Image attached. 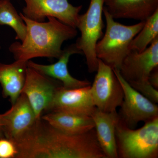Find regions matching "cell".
I'll list each match as a JSON object with an SVG mask.
<instances>
[{"label": "cell", "mask_w": 158, "mask_h": 158, "mask_svg": "<svg viewBox=\"0 0 158 158\" xmlns=\"http://www.w3.org/2000/svg\"><path fill=\"white\" fill-rule=\"evenodd\" d=\"M104 0H90L87 11L80 15L77 26L81 36L75 44L85 56L88 71L91 73L96 72L98 66V59L95 53V48L104 34Z\"/></svg>", "instance_id": "cell-5"}, {"label": "cell", "mask_w": 158, "mask_h": 158, "mask_svg": "<svg viewBox=\"0 0 158 158\" xmlns=\"http://www.w3.org/2000/svg\"><path fill=\"white\" fill-rule=\"evenodd\" d=\"M123 92V98L118 114L120 121L130 128L139 123L158 117V106L134 89L122 77L118 69H113Z\"/></svg>", "instance_id": "cell-6"}, {"label": "cell", "mask_w": 158, "mask_h": 158, "mask_svg": "<svg viewBox=\"0 0 158 158\" xmlns=\"http://www.w3.org/2000/svg\"><path fill=\"white\" fill-rule=\"evenodd\" d=\"M3 0H0V6H1V5H2V3Z\"/></svg>", "instance_id": "cell-24"}, {"label": "cell", "mask_w": 158, "mask_h": 158, "mask_svg": "<svg viewBox=\"0 0 158 158\" xmlns=\"http://www.w3.org/2000/svg\"><path fill=\"white\" fill-rule=\"evenodd\" d=\"M148 81L154 88L158 90V67H156L151 73Z\"/></svg>", "instance_id": "cell-22"}, {"label": "cell", "mask_w": 158, "mask_h": 158, "mask_svg": "<svg viewBox=\"0 0 158 158\" xmlns=\"http://www.w3.org/2000/svg\"><path fill=\"white\" fill-rule=\"evenodd\" d=\"M19 14L27 26V34L23 41H16L9 46L15 60L28 61L39 57L59 59L63 52V43L77 35L76 28L55 18L48 17L47 22H37Z\"/></svg>", "instance_id": "cell-2"}, {"label": "cell", "mask_w": 158, "mask_h": 158, "mask_svg": "<svg viewBox=\"0 0 158 158\" xmlns=\"http://www.w3.org/2000/svg\"><path fill=\"white\" fill-rule=\"evenodd\" d=\"M28 65L21 93L27 97L37 120L46 112L62 83Z\"/></svg>", "instance_id": "cell-8"}, {"label": "cell", "mask_w": 158, "mask_h": 158, "mask_svg": "<svg viewBox=\"0 0 158 158\" xmlns=\"http://www.w3.org/2000/svg\"><path fill=\"white\" fill-rule=\"evenodd\" d=\"M130 85L151 101L158 104V90L154 88L149 81L134 83Z\"/></svg>", "instance_id": "cell-20"}, {"label": "cell", "mask_w": 158, "mask_h": 158, "mask_svg": "<svg viewBox=\"0 0 158 158\" xmlns=\"http://www.w3.org/2000/svg\"><path fill=\"white\" fill-rule=\"evenodd\" d=\"M90 86L67 89L61 85L57 89L46 112H62L91 116L96 108L91 98Z\"/></svg>", "instance_id": "cell-11"}, {"label": "cell", "mask_w": 158, "mask_h": 158, "mask_svg": "<svg viewBox=\"0 0 158 158\" xmlns=\"http://www.w3.org/2000/svg\"><path fill=\"white\" fill-rule=\"evenodd\" d=\"M16 158H106L94 128L81 134L57 129L42 118L15 142Z\"/></svg>", "instance_id": "cell-1"}, {"label": "cell", "mask_w": 158, "mask_h": 158, "mask_svg": "<svg viewBox=\"0 0 158 158\" xmlns=\"http://www.w3.org/2000/svg\"><path fill=\"white\" fill-rule=\"evenodd\" d=\"M104 8L114 19L143 21L158 10V0H104Z\"/></svg>", "instance_id": "cell-15"}, {"label": "cell", "mask_w": 158, "mask_h": 158, "mask_svg": "<svg viewBox=\"0 0 158 158\" xmlns=\"http://www.w3.org/2000/svg\"><path fill=\"white\" fill-rule=\"evenodd\" d=\"M103 15L106 31L97 43V57L113 69H119L130 52V44L142 28L145 21L131 25L122 24L116 21L104 7Z\"/></svg>", "instance_id": "cell-3"}, {"label": "cell", "mask_w": 158, "mask_h": 158, "mask_svg": "<svg viewBox=\"0 0 158 158\" xmlns=\"http://www.w3.org/2000/svg\"><path fill=\"white\" fill-rule=\"evenodd\" d=\"M77 54H82L75 43L63 50L62 56L56 63L43 65L29 60L27 65L47 76L59 81L64 88L74 89L89 86L91 85L90 82L75 78L69 71L68 64L69 58L72 55Z\"/></svg>", "instance_id": "cell-13"}, {"label": "cell", "mask_w": 158, "mask_h": 158, "mask_svg": "<svg viewBox=\"0 0 158 158\" xmlns=\"http://www.w3.org/2000/svg\"><path fill=\"white\" fill-rule=\"evenodd\" d=\"M3 116L4 136L14 142L31 129L37 120L28 100L23 93Z\"/></svg>", "instance_id": "cell-12"}, {"label": "cell", "mask_w": 158, "mask_h": 158, "mask_svg": "<svg viewBox=\"0 0 158 158\" xmlns=\"http://www.w3.org/2000/svg\"><path fill=\"white\" fill-rule=\"evenodd\" d=\"M23 14L29 19L44 22L52 17L77 29L82 6H73L68 0H23Z\"/></svg>", "instance_id": "cell-9"}, {"label": "cell", "mask_w": 158, "mask_h": 158, "mask_svg": "<svg viewBox=\"0 0 158 158\" xmlns=\"http://www.w3.org/2000/svg\"><path fill=\"white\" fill-rule=\"evenodd\" d=\"M0 25L11 27L16 33L15 39L23 41L27 34V26L10 0H3L0 6Z\"/></svg>", "instance_id": "cell-18"}, {"label": "cell", "mask_w": 158, "mask_h": 158, "mask_svg": "<svg viewBox=\"0 0 158 158\" xmlns=\"http://www.w3.org/2000/svg\"><path fill=\"white\" fill-rule=\"evenodd\" d=\"M28 61L15 60L11 64L0 63V84L2 95L9 98L11 105L21 93L25 81Z\"/></svg>", "instance_id": "cell-16"}, {"label": "cell", "mask_w": 158, "mask_h": 158, "mask_svg": "<svg viewBox=\"0 0 158 158\" xmlns=\"http://www.w3.org/2000/svg\"><path fill=\"white\" fill-rule=\"evenodd\" d=\"M18 153L14 141L5 137L0 138V158H16Z\"/></svg>", "instance_id": "cell-21"}, {"label": "cell", "mask_w": 158, "mask_h": 158, "mask_svg": "<svg viewBox=\"0 0 158 158\" xmlns=\"http://www.w3.org/2000/svg\"><path fill=\"white\" fill-rule=\"evenodd\" d=\"M4 119L3 114H0V138L5 137L4 134Z\"/></svg>", "instance_id": "cell-23"}, {"label": "cell", "mask_w": 158, "mask_h": 158, "mask_svg": "<svg viewBox=\"0 0 158 158\" xmlns=\"http://www.w3.org/2000/svg\"><path fill=\"white\" fill-rule=\"evenodd\" d=\"M158 37V10L145 20L140 32L130 44V51L141 52Z\"/></svg>", "instance_id": "cell-19"}, {"label": "cell", "mask_w": 158, "mask_h": 158, "mask_svg": "<svg viewBox=\"0 0 158 158\" xmlns=\"http://www.w3.org/2000/svg\"><path fill=\"white\" fill-rule=\"evenodd\" d=\"M158 67V37L141 52L130 51L118 69L130 84L148 81L152 70Z\"/></svg>", "instance_id": "cell-10"}, {"label": "cell", "mask_w": 158, "mask_h": 158, "mask_svg": "<svg viewBox=\"0 0 158 158\" xmlns=\"http://www.w3.org/2000/svg\"><path fill=\"white\" fill-rule=\"evenodd\" d=\"M1 46H0V50H1Z\"/></svg>", "instance_id": "cell-25"}, {"label": "cell", "mask_w": 158, "mask_h": 158, "mask_svg": "<svg viewBox=\"0 0 158 158\" xmlns=\"http://www.w3.org/2000/svg\"><path fill=\"white\" fill-rule=\"evenodd\" d=\"M116 138L118 158H157L158 117L136 130L127 127L119 118Z\"/></svg>", "instance_id": "cell-4"}, {"label": "cell", "mask_w": 158, "mask_h": 158, "mask_svg": "<svg viewBox=\"0 0 158 158\" xmlns=\"http://www.w3.org/2000/svg\"><path fill=\"white\" fill-rule=\"evenodd\" d=\"M97 73L90 91L97 109L110 113L116 111L123 98V92L113 69L98 59Z\"/></svg>", "instance_id": "cell-7"}, {"label": "cell", "mask_w": 158, "mask_h": 158, "mask_svg": "<svg viewBox=\"0 0 158 158\" xmlns=\"http://www.w3.org/2000/svg\"><path fill=\"white\" fill-rule=\"evenodd\" d=\"M90 116L97 139L106 158H118L116 128L119 120L118 113L102 112L96 108Z\"/></svg>", "instance_id": "cell-14"}, {"label": "cell", "mask_w": 158, "mask_h": 158, "mask_svg": "<svg viewBox=\"0 0 158 158\" xmlns=\"http://www.w3.org/2000/svg\"><path fill=\"white\" fill-rule=\"evenodd\" d=\"M41 118L53 127L68 134H83L94 128L91 116L55 112H49Z\"/></svg>", "instance_id": "cell-17"}]
</instances>
